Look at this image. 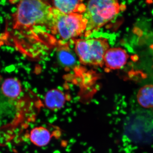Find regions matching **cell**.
Masks as SVG:
<instances>
[{"mask_svg": "<svg viewBox=\"0 0 153 153\" xmlns=\"http://www.w3.org/2000/svg\"><path fill=\"white\" fill-rule=\"evenodd\" d=\"M118 0H89L84 17L87 21L86 37L113 20L121 10Z\"/></svg>", "mask_w": 153, "mask_h": 153, "instance_id": "obj_1", "label": "cell"}, {"mask_svg": "<svg viewBox=\"0 0 153 153\" xmlns=\"http://www.w3.org/2000/svg\"><path fill=\"white\" fill-rule=\"evenodd\" d=\"M87 24L81 14H64L53 7L49 31L62 40H68L84 34Z\"/></svg>", "mask_w": 153, "mask_h": 153, "instance_id": "obj_2", "label": "cell"}, {"mask_svg": "<svg viewBox=\"0 0 153 153\" xmlns=\"http://www.w3.org/2000/svg\"><path fill=\"white\" fill-rule=\"evenodd\" d=\"M74 45L76 55L82 64L101 67L104 65L105 55L109 48L106 39H78Z\"/></svg>", "mask_w": 153, "mask_h": 153, "instance_id": "obj_3", "label": "cell"}, {"mask_svg": "<svg viewBox=\"0 0 153 153\" xmlns=\"http://www.w3.org/2000/svg\"><path fill=\"white\" fill-rule=\"evenodd\" d=\"M128 58V54L122 48H109L105 55L104 65L110 70L120 69L125 65Z\"/></svg>", "mask_w": 153, "mask_h": 153, "instance_id": "obj_4", "label": "cell"}, {"mask_svg": "<svg viewBox=\"0 0 153 153\" xmlns=\"http://www.w3.org/2000/svg\"><path fill=\"white\" fill-rule=\"evenodd\" d=\"M83 0H52L54 8L63 13H85L86 6Z\"/></svg>", "mask_w": 153, "mask_h": 153, "instance_id": "obj_5", "label": "cell"}, {"mask_svg": "<svg viewBox=\"0 0 153 153\" xmlns=\"http://www.w3.org/2000/svg\"><path fill=\"white\" fill-rule=\"evenodd\" d=\"M52 136L51 132L45 127L38 126L31 130L29 138L31 142L36 146L42 147L50 143Z\"/></svg>", "mask_w": 153, "mask_h": 153, "instance_id": "obj_6", "label": "cell"}, {"mask_svg": "<svg viewBox=\"0 0 153 153\" xmlns=\"http://www.w3.org/2000/svg\"><path fill=\"white\" fill-rule=\"evenodd\" d=\"M1 90L3 94L8 98L16 100L19 98L22 93V85L17 78H7L3 82Z\"/></svg>", "mask_w": 153, "mask_h": 153, "instance_id": "obj_7", "label": "cell"}, {"mask_svg": "<svg viewBox=\"0 0 153 153\" xmlns=\"http://www.w3.org/2000/svg\"><path fill=\"white\" fill-rule=\"evenodd\" d=\"M66 98L63 92L56 89L50 91L45 97V105L52 111L61 109L65 104Z\"/></svg>", "mask_w": 153, "mask_h": 153, "instance_id": "obj_8", "label": "cell"}, {"mask_svg": "<svg viewBox=\"0 0 153 153\" xmlns=\"http://www.w3.org/2000/svg\"><path fill=\"white\" fill-rule=\"evenodd\" d=\"M139 104L145 108H153V85L149 84L141 88L137 95Z\"/></svg>", "mask_w": 153, "mask_h": 153, "instance_id": "obj_9", "label": "cell"}, {"mask_svg": "<svg viewBox=\"0 0 153 153\" xmlns=\"http://www.w3.org/2000/svg\"><path fill=\"white\" fill-rule=\"evenodd\" d=\"M57 56L58 61L63 66L71 67L76 62L74 53L67 46L60 47L58 50Z\"/></svg>", "mask_w": 153, "mask_h": 153, "instance_id": "obj_10", "label": "cell"}]
</instances>
